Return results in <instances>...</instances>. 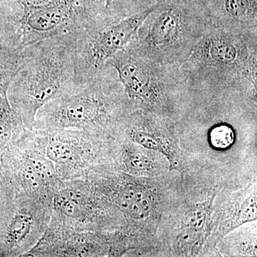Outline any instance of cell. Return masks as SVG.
<instances>
[{
	"label": "cell",
	"instance_id": "cell-5",
	"mask_svg": "<svg viewBox=\"0 0 257 257\" xmlns=\"http://www.w3.org/2000/svg\"><path fill=\"white\" fill-rule=\"evenodd\" d=\"M117 72L133 109L169 117L172 96L188 84L179 65H164L138 53L130 43L106 64Z\"/></svg>",
	"mask_w": 257,
	"mask_h": 257
},
{
	"label": "cell",
	"instance_id": "cell-18",
	"mask_svg": "<svg viewBox=\"0 0 257 257\" xmlns=\"http://www.w3.org/2000/svg\"><path fill=\"white\" fill-rule=\"evenodd\" d=\"M209 143L216 150L229 148L234 143V130L228 124H219L211 128L209 133Z\"/></svg>",
	"mask_w": 257,
	"mask_h": 257
},
{
	"label": "cell",
	"instance_id": "cell-9",
	"mask_svg": "<svg viewBox=\"0 0 257 257\" xmlns=\"http://www.w3.org/2000/svg\"><path fill=\"white\" fill-rule=\"evenodd\" d=\"M117 209L87 178L61 181L52 198V215L76 231H102Z\"/></svg>",
	"mask_w": 257,
	"mask_h": 257
},
{
	"label": "cell",
	"instance_id": "cell-13",
	"mask_svg": "<svg viewBox=\"0 0 257 257\" xmlns=\"http://www.w3.org/2000/svg\"><path fill=\"white\" fill-rule=\"evenodd\" d=\"M201 11L209 25L257 33V0H209Z\"/></svg>",
	"mask_w": 257,
	"mask_h": 257
},
{
	"label": "cell",
	"instance_id": "cell-15",
	"mask_svg": "<svg viewBox=\"0 0 257 257\" xmlns=\"http://www.w3.org/2000/svg\"><path fill=\"white\" fill-rule=\"evenodd\" d=\"M209 201L196 204L184 218L178 235L179 244L187 249L197 250L204 242L210 219ZM185 248V249H186Z\"/></svg>",
	"mask_w": 257,
	"mask_h": 257
},
{
	"label": "cell",
	"instance_id": "cell-16",
	"mask_svg": "<svg viewBox=\"0 0 257 257\" xmlns=\"http://www.w3.org/2000/svg\"><path fill=\"white\" fill-rule=\"evenodd\" d=\"M256 219V192L238 193L226 206L218 236H224L237 226Z\"/></svg>",
	"mask_w": 257,
	"mask_h": 257
},
{
	"label": "cell",
	"instance_id": "cell-10",
	"mask_svg": "<svg viewBox=\"0 0 257 257\" xmlns=\"http://www.w3.org/2000/svg\"><path fill=\"white\" fill-rule=\"evenodd\" d=\"M13 211L3 234L8 256H26L46 231L52 213V201L14 191Z\"/></svg>",
	"mask_w": 257,
	"mask_h": 257
},
{
	"label": "cell",
	"instance_id": "cell-3",
	"mask_svg": "<svg viewBox=\"0 0 257 257\" xmlns=\"http://www.w3.org/2000/svg\"><path fill=\"white\" fill-rule=\"evenodd\" d=\"M103 73L60 93L39 110L32 130L69 128L115 138L123 116L133 108L123 93L106 94Z\"/></svg>",
	"mask_w": 257,
	"mask_h": 257
},
{
	"label": "cell",
	"instance_id": "cell-1",
	"mask_svg": "<svg viewBox=\"0 0 257 257\" xmlns=\"http://www.w3.org/2000/svg\"><path fill=\"white\" fill-rule=\"evenodd\" d=\"M179 67L189 83L248 88L256 95L257 33L206 23L202 38Z\"/></svg>",
	"mask_w": 257,
	"mask_h": 257
},
{
	"label": "cell",
	"instance_id": "cell-4",
	"mask_svg": "<svg viewBox=\"0 0 257 257\" xmlns=\"http://www.w3.org/2000/svg\"><path fill=\"white\" fill-rule=\"evenodd\" d=\"M206 21L200 9L157 3L130 43L140 55L164 65H180L202 38Z\"/></svg>",
	"mask_w": 257,
	"mask_h": 257
},
{
	"label": "cell",
	"instance_id": "cell-12",
	"mask_svg": "<svg viewBox=\"0 0 257 257\" xmlns=\"http://www.w3.org/2000/svg\"><path fill=\"white\" fill-rule=\"evenodd\" d=\"M117 135L158 152L175 170L182 168L180 150L169 117L144 109H132L120 121Z\"/></svg>",
	"mask_w": 257,
	"mask_h": 257
},
{
	"label": "cell",
	"instance_id": "cell-14",
	"mask_svg": "<svg viewBox=\"0 0 257 257\" xmlns=\"http://www.w3.org/2000/svg\"><path fill=\"white\" fill-rule=\"evenodd\" d=\"M149 150L127 139L118 136L112 160L121 172L126 175L139 177H152L156 175L160 165H157L155 155H152Z\"/></svg>",
	"mask_w": 257,
	"mask_h": 257
},
{
	"label": "cell",
	"instance_id": "cell-19",
	"mask_svg": "<svg viewBox=\"0 0 257 257\" xmlns=\"http://www.w3.org/2000/svg\"><path fill=\"white\" fill-rule=\"evenodd\" d=\"M137 0H106L104 10L106 15L115 20L131 16L133 5Z\"/></svg>",
	"mask_w": 257,
	"mask_h": 257
},
{
	"label": "cell",
	"instance_id": "cell-11",
	"mask_svg": "<svg viewBox=\"0 0 257 257\" xmlns=\"http://www.w3.org/2000/svg\"><path fill=\"white\" fill-rule=\"evenodd\" d=\"M13 190L52 201L61 181L55 167L34 145L27 130L13 143Z\"/></svg>",
	"mask_w": 257,
	"mask_h": 257
},
{
	"label": "cell",
	"instance_id": "cell-17",
	"mask_svg": "<svg viewBox=\"0 0 257 257\" xmlns=\"http://www.w3.org/2000/svg\"><path fill=\"white\" fill-rule=\"evenodd\" d=\"M52 0H0V15L16 23L24 13L34 7L47 4Z\"/></svg>",
	"mask_w": 257,
	"mask_h": 257
},
{
	"label": "cell",
	"instance_id": "cell-6",
	"mask_svg": "<svg viewBox=\"0 0 257 257\" xmlns=\"http://www.w3.org/2000/svg\"><path fill=\"white\" fill-rule=\"evenodd\" d=\"M35 147L55 167L62 181L84 178L91 171L112 160L116 139L69 130H32Z\"/></svg>",
	"mask_w": 257,
	"mask_h": 257
},
{
	"label": "cell",
	"instance_id": "cell-2",
	"mask_svg": "<svg viewBox=\"0 0 257 257\" xmlns=\"http://www.w3.org/2000/svg\"><path fill=\"white\" fill-rule=\"evenodd\" d=\"M79 33L51 37L30 47V55L13 79L11 105L27 130L39 110L73 84L74 46Z\"/></svg>",
	"mask_w": 257,
	"mask_h": 257
},
{
	"label": "cell",
	"instance_id": "cell-8",
	"mask_svg": "<svg viewBox=\"0 0 257 257\" xmlns=\"http://www.w3.org/2000/svg\"><path fill=\"white\" fill-rule=\"evenodd\" d=\"M156 5L127 18L97 24L79 33L74 49L73 84H82L102 74L108 60L136 38L139 29Z\"/></svg>",
	"mask_w": 257,
	"mask_h": 257
},
{
	"label": "cell",
	"instance_id": "cell-7",
	"mask_svg": "<svg viewBox=\"0 0 257 257\" xmlns=\"http://www.w3.org/2000/svg\"><path fill=\"white\" fill-rule=\"evenodd\" d=\"M102 1L52 0L30 8L15 23L13 39L25 50L51 37L84 31L109 18Z\"/></svg>",
	"mask_w": 257,
	"mask_h": 257
}]
</instances>
